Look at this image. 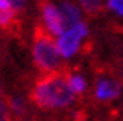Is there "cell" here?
Segmentation results:
<instances>
[{
    "instance_id": "obj_1",
    "label": "cell",
    "mask_w": 123,
    "mask_h": 121,
    "mask_svg": "<svg viewBox=\"0 0 123 121\" xmlns=\"http://www.w3.org/2000/svg\"><path fill=\"white\" fill-rule=\"evenodd\" d=\"M31 98L42 110H63L73 105L76 95L68 86L67 76L52 73L36 81Z\"/></svg>"
},
{
    "instance_id": "obj_2",
    "label": "cell",
    "mask_w": 123,
    "mask_h": 121,
    "mask_svg": "<svg viewBox=\"0 0 123 121\" xmlns=\"http://www.w3.org/2000/svg\"><path fill=\"white\" fill-rule=\"evenodd\" d=\"M32 60L41 71L52 74L60 66L62 55L57 47V40H54L49 34L37 32L32 42Z\"/></svg>"
},
{
    "instance_id": "obj_3",
    "label": "cell",
    "mask_w": 123,
    "mask_h": 121,
    "mask_svg": "<svg viewBox=\"0 0 123 121\" xmlns=\"http://www.w3.org/2000/svg\"><path fill=\"white\" fill-rule=\"evenodd\" d=\"M89 34V28L84 21L74 24L71 28H68L63 34H62L58 39H57V47H58V52H60L62 58H71L78 53V50L81 47V42L84 40Z\"/></svg>"
},
{
    "instance_id": "obj_4",
    "label": "cell",
    "mask_w": 123,
    "mask_h": 121,
    "mask_svg": "<svg viewBox=\"0 0 123 121\" xmlns=\"http://www.w3.org/2000/svg\"><path fill=\"white\" fill-rule=\"evenodd\" d=\"M41 18H42L45 32L50 37H57L58 39L70 28L60 10V6H58V3H52V2L41 3Z\"/></svg>"
},
{
    "instance_id": "obj_5",
    "label": "cell",
    "mask_w": 123,
    "mask_h": 121,
    "mask_svg": "<svg viewBox=\"0 0 123 121\" xmlns=\"http://www.w3.org/2000/svg\"><path fill=\"white\" fill-rule=\"evenodd\" d=\"M122 95V84L115 78H99L96 86H94V98L99 102H112Z\"/></svg>"
},
{
    "instance_id": "obj_6",
    "label": "cell",
    "mask_w": 123,
    "mask_h": 121,
    "mask_svg": "<svg viewBox=\"0 0 123 121\" xmlns=\"http://www.w3.org/2000/svg\"><path fill=\"white\" fill-rule=\"evenodd\" d=\"M23 2H15V0H2L0 2V24L2 28H10L15 18L18 16V12L23 8Z\"/></svg>"
},
{
    "instance_id": "obj_7",
    "label": "cell",
    "mask_w": 123,
    "mask_h": 121,
    "mask_svg": "<svg viewBox=\"0 0 123 121\" xmlns=\"http://www.w3.org/2000/svg\"><path fill=\"white\" fill-rule=\"evenodd\" d=\"M58 6H60V10L70 28L83 21L81 19L83 18V12H81V8L76 3H73V2H62V3H58Z\"/></svg>"
},
{
    "instance_id": "obj_8",
    "label": "cell",
    "mask_w": 123,
    "mask_h": 121,
    "mask_svg": "<svg viewBox=\"0 0 123 121\" xmlns=\"http://www.w3.org/2000/svg\"><path fill=\"white\" fill-rule=\"evenodd\" d=\"M67 81H68V86H70V89H71V92L74 95H81V94L86 92L87 81L83 74H80V73H70V74H67Z\"/></svg>"
},
{
    "instance_id": "obj_9",
    "label": "cell",
    "mask_w": 123,
    "mask_h": 121,
    "mask_svg": "<svg viewBox=\"0 0 123 121\" xmlns=\"http://www.w3.org/2000/svg\"><path fill=\"white\" fill-rule=\"evenodd\" d=\"M8 107H10V111H12L15 116H18V118L25 116L26 115V110H28L26 100L21 95H13V97H10V100H8Z\"/></svg>"
},
{
    "instance_id": "obj_10",
    "label": "cell",
    "mask_w": 123,
    "mask_h": 121,
    "mask_svg": "<svg viewBox=\"0 0 123 121\" xmlns=\"http://www.w3.org/2000/svg\"><path fill=\"white\" fill-rule=\"evenodd\" d=\"M105 6H107L110 12H113L117 16L123 18V0H109V2L105 3Z\"/></svg>"
},
{
    "instance_id": "obj_11",
    "label": "cell",
    "mask_w": 123,
    "mask_h": 121,
    "mask_svg": "<svg viewBox=\"0 0 123 121\" xmlns=\"http://www.w3.org/2000/svg\"><path fill=\"white\" fill-rule=\"evenodd\" d=\"M81 5H83V10H86L89 15H94L96 12L100 10V2H89V0H84Z\"/></svg>"
},
{
    "instance_id": "obj_12",
    "label": "cell",
    "mask_w": 123,
    "mask_h": 121,
    "mask_svg": "<svg viewBox=\"0 0 123 121\" xmlns=\"http://www.w3.org/2000/svg\"><path fill=\"white\" fill-rule=\"evenodd\" d=\"M0 111H2V121H10V107H8V103L5 102V98H2Z\"/></svg>"
},
{
    "instance_id": "obj_13",
    "label": "cell",
    "mask_w": 123,
    "mask_h": 121,
    "mask_svg": "<svg viewBox=\"0 0 123 121\" xmlns=\"http://www.w3.org/2000/svg\"><path fill=\"white\" fill-rule=\"evenodd\" d=\"M76 121H86V120H83V118H78V120H76Z\"/></svg>"
},
{
    "instance_id": "obj_14",
    "label": "cell",
    "mask_w": 123,
    "mask_h": 121,
    "mask_svg": "<svg viewBox=\"0 0 123 121\" xmlns=\"http://www.w3.org/2000/svg\"><path fill=\"white\" fill-rule=\"evenodd\" d=\"M120 71H122V76H123V63H122V69H120Z\"/></svg>"
}]
</instances>
